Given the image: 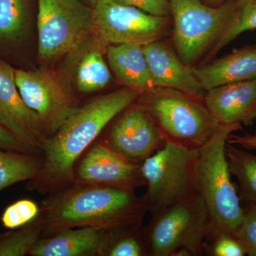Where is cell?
Instances as JSON below:
<instances>
[{
    "label": "cell",
    "mask_w": 256,
    "mask_h": 256,
    "mask_svg": "<svg viewBox=\"0 0 256 256\" xmlns=\"http://www.w3.org/2000/svg\"><path fill=\"white\" fill-rule=\"evenodd\" d=\"M139 96L136 90L126 87L97 96L77 108L47 138L42 166L30 180V190L50 194L73 183L77 161L106 126L136 102Z\"/></svg>",
    "instance_id": "obj_1"
},
{
    "label": "cell",
    "mask_w": 256,
    "mask_h": 256,
    "mask_svg": "<svg viewBox=\"0 0 256 256\" xmlns=\"http://www.w3.org/2000/svg\"><path fill=\"white\" fill-rule=\"evenodd\" d=\"M40 210L46 236L77 227L108 230L140 224L148 212L134 191L75 182L50 193Z\"/></svg>",
    "instance_id": "obj_2"
},
{
    "label": "cell",
    "mask_w": 256,
    "mask_h": 256,
    "mask_svg": "<svg viewBox=\"0 0 256 256\" xmlns=\"http://www.w3.org/2000/svg\"><path fill=\"white\" fill-rule=\"evenodd\" d=\"M240 128L239 124H220L212 137L197 150L196 188L210 215L208 235L222 230L235 232L244 220V208L230 178L225 152L228 136Z\"/></svg>",
    "instance_id": "obj_3"
},
{
    "label": "cell",
    "mask_w": 256,
    "mask_h": 256,
    "mask_svg": "<svg viewBox=\"0 0 256 256\" xmlns=\"http://www.w3.org/2000/svg\"><path fill=\"white\" fill-rule=\"evenodd\" d=\"M136 102L165 140L186 149L198 150L220 126L204 100L174 89L153 88L140 94Z\"/></svg>",
    "instance_id": "obj_4"
},
{
    "label": "cell",
    "mask_w": 256,
    "mask_h": 256,
    "mask_svg": "<svg viewBox=\"0 0 256 256\" xmlns=\"http://www.w3.org/2000/svg\"><path fill=\"white\" fill-rule=\"evenodd\" d=\"M210 225L208 210L198 194L160 210L144 227L150 256L204 255Z\"/></svg>",
    "instance_id": "obj_5"
},
{
    "label": "cell",
    "mask_w": 256,
    "mask_h": 256,
    "mask_svg": "<svg viewBox=\"0 0 256 256\" xmlns=\"http://www.w3.org/2000/svg\"><path fill=\"white\" fill-rule=\"evenodd\" d=\"M173 18V41L184 63L194 67L212 47L232 21L240 0L208 6L202 0H168Z\"/></svg>",
    "instance_id": "obj_6"
},
{
    "label": "cell",
    "mask_w": 256,
    "mask_h": 256,
    "mask_svg": "<svg viewBox=\"0 0 256 256\" xmlns=\"http://www.w3.org/2000/svg\"><path fill=\"white\" fill-rule=\"evenodd\" d=\"M197 150L166 141L141 164L146 190L142 196L152 215L196 195Z\"/></svg>",
    "instance_id": "obj_7"
},
{
    "label": "cell",
    "mask_w": 256,
    "mask_h": 256,
    "mask_svg": "<svg viewBox=\"0 0 256 256\" xmlns=\"http://www.w3.org/2000/svg\"><path fill=\"white\" fill-rule=\"evenodd\" d=\"M37 32L40 58L57 60L92 32V8L79 0H38Z\"/></svg>",
    "instance_id": "obj_8"
},
{
    "label": "cell",
    "mask_w": 256,
    "mask_h": 256,
    "mask_svg": "<svg viewBox=\"0 0 256 256\" xmlns=\"http://www.w3.org/2000/svg\"><path fill=\"white\" fill-rule=\"evenodd\" d=\"M166 18L114 0H99L92 6V31L109 46H144L161 40L168 30Z\"/></svg>",
    "instance_id": "obj_9"
},
{
    "label": "cell",
    "mask_w": 256,
    "mask_h": 256,
    "mask_svg": "<svg viewBox=\"0 0 256 256\" xmlns=\"http://www.w3.org/2000/svg\"><path fill=\"white\" fill-rule=\"evenodd\" d=\"M14 78L23 100L38 114L47 138L78 107L70 89L52 70H14Z\"/></svg>",
    "instance_id": "obj_10"
},
{
    "label": "cell",
    "mask_w": 256,
    "mask_h": 256,
    "mask_svg": "<svg viewBox=\"0 0 256 256\" xmlns=\"http://www.w3.org/2000/svg\"><path fill=\"white\" fill-rule=\"evenodd\" d=\"M80 159L74 169V182L132 191L146 186L141 164L126 159L104 141L92 143Z\"/></svg>",
    "instance_id": "obj_11"
},
{
    "label": "cell",
    "mask_w": 256,
    "mask_h": 256,
    "mask_svg": "<svg viewBox=\"0 0 256 256\" xmlns=\"http://www.w3.org/2000/svg\"><path fill=\"white\" fill-rule=\"evenodd\" d=\"M116 118L104 141L130 161L142 164L166 143L159 128L137 102Z\"/></svg>",
    "instance_id": "obj_12"
},
{
    "label": "cell",
    "mask_w": 256,
    "mask_h": 256,
    "mask_svg": "<svg viewBox=\"0 0 256 256\" xmlns=\"http://www.w3.org/2000/svg\"><path fill=\"white\" fill-rule=\"evenodd\" d=\"M0 124L34 152L43 151L47 136L38 114L18 92L14 69L0 60Z\"/></svg>",
    "instance_id": "obj_13"
},
{
    "label": "cell",
    "mask_w": 256,
    "mask_h": 256,
    "mask_svg": "<svg viewBox=\"0 0 256 256\" xmlns=\"http://www.w3.org/2000/svg\"><path fill=\"white\" fill-rule=\"evenodd\" d=\"M142 48L154 88L174 89L204 100L206 92L193 67L184 63L169 45L159 40Z\"/></svg>",
    "instance_id": "obj_14"
},
{
    "label": "cell",
    "mask_w": 256,
    "mask_h": 256,
    "mask_svg": "<svg viewBox=\"0 0 256 256\" xmlns=\"http://www.w3.org/2000/svg\"><path fill=\"white\" fill-rule=\"evenodd\" d=\"M204 102L220 124L248 126L256 119V80L214 88Z\"/></svg>",
    "instance_id": "obj_15"
},
{
    "label": "cell",
    "mask_w": 256,
    "mask_h": 256,
    "mask_svg": "<svg viewBox=\"0 0 256 256\" xmlns=\"http://www.w3.org/2000/svg\"><path fill=\"white\" fill-rule=\"evenodd\" d=\"M202 88L256 80V45L234 50L212 63L193 67Z\"/></svg>",
    "instance_id": "obj_16"
},
{
    "label": "cell",
    "mask_w": 256,
    "mask_h": 256,
    "mask_svg": "<svg viewBox=\"0 0 256 256\" xmlns=\"http://www.w3.org/2000/svg\"><path fill=\"white\" fill-rule=\"evenodd\" d=\"M106 230L92 227L65 229L48 236H42L32 246V256H98Z\"/></svg>",
    "instance_id": "obj_17"
},
{
    "label": "cell",
    "mask_w": 256,
    "mask_h": 256,
    "mask_svg": "<svg viewBox=\"0 0 256 256\" xmlns=\"http://www.w3.org/2000/svg\"><path fill=\"white\" fill-rule=\"evenodd\" d=\"M107 56L116 78L126 88L140 94L154 88L142 46L110 45L108 47Z\"/></svg>",
    "instance_id": "obj_18"
},
{
    "label": "cell",
    "mask_w": 256,
    "mask_h": 256,
    "mask_svg": "<svg viewBox=\"0 0 256 256\" xmlns=\"http://www.w3.org/2000/svg\"><path fill=\"white\" fill-rule=\"evenodd\" d=\"M98 256H150L142 224L106 230Z\"/></svg>",
    "instance_id": "obj_19"
},
{
    "label": "cell",
    "mask_w": 256,
    "mask_h": 256,
    "mask_svg": "<svg viewBox=\"0 0 256 256\" xmlns=\"http://www.w3.org/2000/svg\"><path fill=\"white\" fill-rule=\"evenodd\" d=\"M225 152L230 174L238 180L240 201L256 204V156L228 142Z\"/></svg>",
    "instance_id": "obj_20"
},
{
    "label": "cell",
    "mask_w": 256,
    "mask_h": 256,
    "mask_svg": "<svg viewBox=\"0 0 256 256\" xmlns=\"http://www.w3.org/2000/svg\"><path fill=\"white\" fill-rule=\"evenodd\" d=\"M42 160L28 153L0 150V191L20 182L33 180Z\"/></svg>",
    "instance_id": "obj_21"
},
{
    "label": "cell",
    "mask_w": 256,
    "mask_h": 256,
    "mask_svg": "<svg viewBox=\"0 0 256 256\" xmlns=\"http://www.w3.org/2000/svg\"><path fill=\"white\" fill-rule=\"evenodd\" d=\"M31 0H0V42L18 41L30 20Z\"/></svg>",
    "instance_id": "obj_22"
},
{
    "label": "cell",
    "mask_w": 256,
    "mask_h": 256,
    "mask_svg": "<svg viewBox=\"0 0 256 256\" xmlns=\"http://www.w3.org/2000/svg\"><path fill=\"white\" fill-rule=\"evenodd\" d=\"M111 73L100 50H94L82 57L77 68L76 84L78 92L88 94L108 85Z\"/></svg>",
    "instance_id": "obj_23"
},
{
    "label": "cell",
    "mask_w": 256,
    "mask_h": 256,
    "mask_svg": "<svg viewBox=\"0 0 256 256\" xmlns=\"http://www.w3.org/2000/svg\"><path fill=\"white\" fill-rule=\"evenodd\" d=\"M44 224L40 215L16 232L0 234V256H24L44 236Z\"/></svg>",
    "instance_id": "obj_24"
},
{
    "label": "cell",
    "mask_w": 256,
    "mask_h": 256,
    "mask_svg": "<svg viewBox=\"0 0 256 256\" xmlns=\"http://www.w3.org/2000/svg\"><path fill=\"white\" fill-rule=\"evenodd\" d=\"M256 30V0H240L238 10L220 40L208 52L210 58L244 32Z\"/></svg>",
    "instance_id": "obj_25"
},
{
    "label": "cell",
    "mask_w": 256,
    "mask_h": 256,
    "mask_svg": "<svg viewBox=\"0 0 256 256\" xmlns=\"http://www.w3.org/2000/svg\"><path fill=\"white\" fill-rule=\"evenodd\" d=\"M205 254L210 256H244L247 255V248L234 232L222 230L207 236Z\"/></svg>",
    "instance_id": "obj_26"
},
{
    "label": "cell",
    "mask_w": 256,
    "mask_h": 256,
    "mask_svg": "<svg viewBox=\"0 0 256 256\" xmlns=\"http://www.w3.org/2000/svg\"><path fill=\"white\" fill-rule=\"evenodd\" d=\"M40 210L36 202L22 200L6 207L0 220L5 228L16 229L34 220L40 215Z\"/></svg>",
    "instance_id": "obj_27"
},
{
    "label": "cell",
    "mask_w": 256,
    "mask_h": 256,
    "mask_svg": "<svg viewBox=\"0 0 256 256\" xmlns=\"http://www.w3.org/2000/svg\"><path fill=\"white\" fill-rule=\"evenodd\" d=\"M234 232L246 247L247 255L256 256V204L244 210L242 223Z\"/></svg>",
    "instance_id": "obj_28"
},
{
    "label": "cell",
    "mask_w": 256,
    "mask_h": 256,
    "mask_svg": "<svg viewBox=\"0 0 256 256\" xmlns=\"http://www.w3.org/2000/svg\"><path fill=\"white\" fill-rule=\"evenodd\" d=\"M118 4L132 6L154 16L166 18L170 13L168 0H114Z\"/></svg>",
    "instance_id": "obj_29"
},
{
    "label": "cell",
    "mask_w": 256,
    "mask_h": 256,
    "mask_svg": "<svg viewBox=\"0 0 256 256\" xmlns=\"http://www.w3.org/2000/svg\"><path fill=\"white\" fill-rule=\"evenodd\" d=\"M0 150L16 152L33 154V151L18 138H15L6 128L0 124Z\"/></svg>",
    "instance_id": "obj_30"
},
{
    "label": "cell",
    "mask_w": 256,
    "mask_h": 256,
    "mask_svg": "<svg viewBox=\"0 0 256 256\" xmlns=\"http://www.w3.org/2000/svg\"><path fill=\"white\" fill-rule=\"evenodd\" d=\"M227 142L229 144H237L244 149H256V134H245L244 136H236L233 133L228 136Z\"/></svg>",
    "instance_id": "obj_31"
},
{
    "label": "cell",
    "mask_w": 256,
    "mask_h": 256,
    "mask_svg": "<svg viewBox=\"0 0 256 256\" xmlns=\"http://www.w3.org/2000/svg\"><path fill=\"white\" fill-rule=\"evenodd\" d=\"M228 1L229 0H205L206 4L212 5V6H220Z\"/></svg>",
    "instance_id": "obj_32"
},
{
    "label": "cell",
    "mask_w": 256,
    "mask_h": 256,
    "mask_svg": "<svg viewBox=\"0 0 256 256\" xmlns=\"http://www.w3.org/2000/svg\"><path fill=\"white\" fill-rule=\"evenodd\" d=\"M79 1L88 5V6H90L92 8V6H95V5L97 4L99 0H79Z\"/></svg>",
    "instance_id": "obj_33"
}]
</instances>
